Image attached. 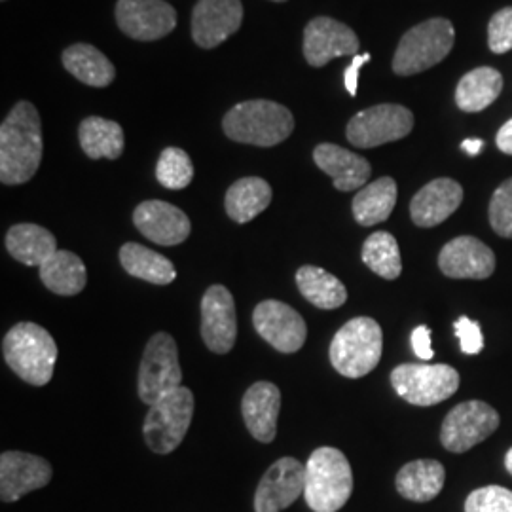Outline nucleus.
Returning a JSON list of instances; mask_svg holds the SVG:
<instances>
[{"label":"nucleus","instance_id":"8","mask_svg":"<svg viewBox=\"0 0 512 512\" xmlns=\"http://www.w3.org/2000/svg\"><path fill=\"white\" fill-rule=\"evenodd\" d=\"M183 370L175 338L167 332H156L148 340L139 366V399L152 406L173 389L181 387Z\"/></svg>","mask_w":512,"mask_h":512},{"label":"nucleus","instance_id":"29","mask_svg":"<svg viewBox=\"0 0 512 512\" xmlns=\"http://www.w3.org/2000/svg\"><path fill=\"white\" fill-rule=\"evenodd\" d=\"M38 272L46 289L59 296H74L84 291L88 283L84 262L71 251L59 249L38 268Z\"/></svg>","mask_w":512,"mask_h":512},{"label":"nucleus","instance_id":"13","mask_svg":"<svg viewBox=\"0 0 512 512\" xmlns=\"http://www.w3.org/2000/svg\"><path fill=\"white\" fill-rule=\"evenodd\" d=\"M116 23L129 38L152 42L173 33L177 12L165 0H118Z\"/></svg>","mask_w":512,"mask_h":512},{"label":"nucleus","instance_id":"39","mask_svg":"<svg viewBox=\"0 0 512 512\" xmlns=\"http://www.w3.org/2000/svg\"><path fill=\"white\" fill-rule=\"evenodd\" d=\"M454 330H456V336L459 338V344H461V351L467 353V355H476L480 353L484 348V336H482V329L480 325L467 319V317H461L456 323H454Z\"/></svg>","mask_w":512,"mask_h":512},{"label":"nucleus","instance_id":"27","mask_svg":"<svg viewBox=\"0 0 512 512\" xmlns=\"http://www.w3.org/2000/svg\"><path fill=\"white\" fill-rule=\"evenodd\" d=\"M63 67L86 86L107 88L116 78L109 57L92 44H73L63 52Z\"/></svg>","mask_w":512,"mask_h":512},{"label":"nucleus","instance_id":"33","mask_svg":"<svg viewBox=\"0 0 512 512\" xmlns=\"http://www.w3.org/2000/svg\"><path fill=\"white\" fill-rule=\"evenodd\" d=\"M503 90V76L492 67H478L465 74L456 88V103L463 112L488 109Z\"/></svg>","mask_w":512,"mask_h":512},{"label":"nucleus","instance_id":"42","mask_svg":"<svg viewBox=\"0 0 512 512\" xmlns=\"http://www.w3.org/2000/svg\"><path fill=\"white\" fill-rule=\"evenodd\" d=\"M495 143H497V148H499L501 152L511 154L512 156V118L497 131Z\"/></svg>","mask_w":512,"mask_h":512},{"label":"nucleus","instance_id":"44","mask_svg":"<svg viewBox=\"0 0 512 512\" xmlns=\"http://www.w3.org/2000/svg\"><path fill=\"white\" fill-rule=\"evenodd\" d=\"M505 467H507V471L512 475V448L507 452V456H505Z\"/></svg>","mask_w":512,"mask_h":512},{"label":"nucleus","instance_id":"5","mask_svg":"<svg viewBox=\"0 0 512 512\" xmlns=\"http://www.w3.org/2000/svg\"><path fill=\"white\" fill-rule=\"evenodd\" d=\"M384 332L372 317L348 321L330 342L329 357L334 370L357 380L370 374L382 359Z\"/></svg>","mask_w":512,"mask_h":512},{"label":"nucleus","instance_id":"15","mask_svg":"<svg viewBox=\"0 0 512 512\" xmlns=\"http://www.w3.org/2000/svg\"><path fill=\"white\" fill-rule=\"evenodd\" d=\"M202 338L205 346L219 355H226L236 346V302L224 285H213L203 294Z\"/></svg>","mask_w":512,"mask_h":512},{"label":"nucleus","instance_id":"10","mask_svg":"<svg viewBox=\"0 0 512 512\" xmlns=\"http://www.w3.org/2000/svg\"><path fill=\"white\" fill-rule=\"evenodd\" d=\"M414 128V114L403 105H376L349 120L346 137L353 147L374 148L404 139Z\"/></svg>","mask_w":512,"mask_h":512},{"label":"nucleus","instance_id":"41","mask_svg":"<svg viewBox=\"0 0 512 512\" xmlns=\"http://www.w3.org/2000/svg\"><path fill=\"white\" fill-rule=\"evenodd\" d=\"M370 61V54H357L353 55V61L349 65L348 69L344 71V84H346V90H348L351 97L357 95V88H359V73H361V67L366 65Z\"/></svg>","mask_w":512,"mask_h":512},{"label":"nucleus","instance_id":"17","mask_svg":"<svg viewBox=\"0 0 512 512\" xmlns=\"http://www.w3.org/2000/svg\"><path fill=\"white\" fill-rule=\"evenodd\" d=\"M52 465L40 456L25 452H4L0 456V499L14 503L50 484Z\"/></svg>","mask_w":512,"mask_h":512},{"label":"nucleus","instance_id":"7","mask_svg":"<svg viewBox=\"0 0 512 512\" xmlns=\"http://www.w3.org/2000/svg\"><path fill=\"white\" fill-rule=\"evenodd\" d=\"M194 418V395L188 387H177L148 410L143 435L154 454H171L181 446Z\"/></svg>","mask_w":512,"mask_h":512},{"label":"nucleus","instance_id":"22","mask_svg":"<svg viewBox=\"0 0 512 512\" xmlns=\"http://www.w3.org/2000/svg\"><path fill=\"white\" fill-rule=\"evenodd\" d=\"M281 412V391L272 382H256L241 399V414L249 433L258 442H274Z\"/></svg>","mask_w":512,"mask_h":512},{"label":"nucleus","instance_id":"1","mask_svg":"<svg viewBox=\"0 0 512 512\" xmlns=\"http://www.w3.org/2000/svg\"><path fill=\"white\" fill-rule=\"evenodd\" d=\"M42 162V124L33 103L19 101L0 126V181L27 183Z\"/></svg>","mask_w":512,"mask_h":512},{"label":"nucleus","instance_id":"28","mask_svg":"<svg viewBox=\"0 0 512 512\" xmlns=\"http://www.w3.org/2000/svg\"><path fill=\"white\" fill-rule=\"evenodd\" d=\"M78 139L84 154L92 160H118L126 145L122 126L101 116H88L86 120H82Z\"/></svg>","mask_w":512,"mask_h":512},{"label":"nucleus","instance_id":"20","mask_svg":"<svg viewBox=\"0 0 512 512\" xmlns=\"http://www.w3.org/2000/svg\"><path fill=\"white\" fill-rule=\"evenodd\" d=\"M439 268L452 279H488L495 272L494 251L480 239L459 236L442 247Z\"/></svg>","mask_w":512,"mask_h":512},{"label":"nucleus","instance_id":"30","mask_svg":"<svg viewBox=\"0 0 512 512\" xmlns=\"http://www.w3.org/2000/svg\"><path fill=\"white\" fill-rule=\"evenodd\" d=\"M296 285L311 306L321 310H336L348 300L346 285L336 275L317 266H302L296 272Z\"/></svg>","mask_w":512,"mask_h":512},{"label":"nucleus","instance_id":"16","mask_svg":"<svg viewBox=\"0 0 512 512\" xmlns=\"http://www.w3.org/2000/svg\"><path fill=\"white\" fill-rule=\"evenodd\" d=\"M241 21V0H198L192 12V37L203 50H213L238 33Z\"/></svg>","mask_w":512,"mask_h":512},{"label":"nucleus","instance_id":"38","mask_svg":"<svg viewBox=\"0 0 512 512\" xmlns=\"http://www.w3.org/2000/svg\"><path fill=\"white\" fill-rule=\"evenodd\" d=\"M488 46L494 54H507L512 50V6L495 12L488 25Z\"/></svg>","mask_w":512,"mask_h":512},{"label":"nucleus","instance_id":"34","mask_svg":"<svg viewBox=\"0 0 512 512\" xmlns=\"http://www.w3.org/2000/svg\"><path fill=\"white\" fill-rule=\"evenodd\" d=\"M361 258L374 274L389 281L397 279L403 272L399 243L389 232H374L372 236H368Z\"/></svg>","mask_w":512,"mask_h":512},{"label":"nucleus","instance_id":"3","mask_svg":"<svg viewBox=\"0 0 512 512\" xmlns=\"http://www.w3.org/2000/svg\"><path fill=\"white\" fill-rule=\"evenodd\" d=\"M2 355L23 382L42 387L54 376L57 344L37 323H18L4 336Z\"/></svg>","mask_w":512,"mask_h":512},{"label":"nucleus","instance_id":"21","mask_svg":"<svg viewBox=\"0 0 512 512\" xmlns=\"http://www.w3.org/2000/svg\"><path fill=\"white\" fill-rule=\"evenodd\" d=\"M463 202V188L452 179L425 184L410 202V217L420 228H435L450 219Z\"/></svg>","mask_w":512,"mask_h":512},{"label":"nucleus","instance_id":"12","mask_svg":"<svg viewBox=\"0 0 512 512\" xmlns=\"http://www.w3.org/2000/svg\"><path fill=\"white\" fill-rule=\"evenodd\" d=\"M253 325L258 336L281 353H296L308 338L304 317L279 300L260 302L253 311Z\"/></svg>","mask_w":512,"mask_h":512},{"label":"nucleus","instance_id":"40","mask_svg":"<svg viewBox=\"0 0 512 512\" xmlns=\"http://www.w3.org/2000/svg\"><path fill=\"white\" fill-rule=\"evenodd\" d=\"M410 340H412V349H414L418 359H421V361H431L433 359L435 351L431 348V329L429 327L420 325L418 329H414Z\"/></svg>","mask_w":512,"mask_h":512},{"label":"nucleus","instance_id":"43","mask_svg":"<svg viewBox=\"0 0 512 512\" xmlns=\"http://www.w3.org/2000/svg\"><path fill=\"white\" fill-rule=\"evenodd\" d=\"M461 148L467 150L469 156H476L484 148V141H480V139H467V141L461 143Z\"/></svg>","mask_w":512,"mask_h":512},{"label":"nucleus","instance_id":"26","mask_svg":"<svg viewBox=\"0 0 512 512\" xmlns=\"http://www.w3.org/2000/svg\"><path fill=\"white\" fill-rule=\"evenodd\" d=\"M272 186L260 177H245L232 184L226 192L224 207L228 217L245 224L256 219L272 203Z\"/></svg>","mask_w":512,"mask_h":512},{"label":"nucleus","instance_id":"32","mask_svg":"<svg viewBox=\"0 0 512 512\" xmlns=\"http://www.w3.org/2000/svg\"><path fill=\"white\" fill-rule=\"evenodd\" d=\"M120 264L129 275L145 279L152 285H169L177 277V270L169 258L139 243L122 245Z\"/></svg>","mask_w":512,"mask_h":512},{"label":"nucleus","instance_id":"31","mask_svg":"<svg viewBox=\"0 0 512 512\" xmlns=\"http://www.w3.org/2000/svg\"><path fill=\"white\" fill-rule=\"evenodd\" d=\"M397 203V183L382 177L366 184L353 198V217L361 226H376L391 217Z\"/></svg>","mask_w":512,"mask_h":512},{"label":"nucleus","instance_id":"18","mask_svg":"<svg viewBox=\"0 0 512 512\" xmlns=\"http://www.w3.org/2000/svg\"><path fill=\"white\" fill-rule=\"evenodd\" d=\"M359 37L336 19H311L304 29V57L311 67H325L334 57L359 54Z\"/></svg>","mask_w":512,"mask_h":512},{"label":"nucleus","instance_id":"11","mask_svg":"<svg viewBox=\"0 0 512 512\" xmlns=\"http://www.w3.org/2000/svg\"><path fill=\"white\" fill-rule=\"evenodd\" d=\"M499 427V414L490 404L467 401L452 408L440 429V442L448 452L463 454L478 442L494 435Z\"/></svg>","mask_w":512,"mask_h":512},{"label":"nucleus","instance_id":"36","mask_svg":"<svg viewBox=\"0 0 512 512\" xmlns=\"http://www.w3.org/2000/svg\"><path fill=\"white\" fill-rule=\"evenodd\" d=\"M465 512H512V492L501 486H484L471 492Z\"/></svg>","mask_w":512,"mask_h":512},{"label":"nucleus","instance_id":"2","mask_svg":"<svg viewBox=\"0 0 512 512\" xmlns=\"http://www.w3.org/2000/svg\"><path fill=\"white\" fill-rule=\"evenodd\" d=\"M222 129L228 139L236 143L275 147L291 137L294 116L291 110L275 101L253 99L228 110L222 118Z\"/></svg>","mask_w":512,"mask_h":512},{"label":"nucleus","instance_id":"25","mask_svg":"<svg viewBox=\"0 0 512 512\" xmlns=\"http://www.w3.org/2000/svg\"><path fill=\"white\" fill-rule=\"evenodd\" d=\"M6 249L25 266H42L50 256L57 253L54 234L38 224H16L6 234Z\"/></svg>","mask_w":512,"mask_h":512},{"label":"nucleus","instance_id":"23","mask_svg":"<svg viewBox=\"0 0 512 512\" xmlns=\"http://www.w3.org/2000/svg\"><path fill=\"white\" fill-rule=\"evenodd\" d=\"M313 162L332 177L334 188L340 192L365 188L372 175V167L366 158L332 143L317 145L313 150Z\"/></svg>","mask_w":512,"mask_h":512},{"label":"nucleus","instance_id":"9","mask_svg":"<svg viewBox=\"0 0 512 512\" xmlns=\"http://www.w3.org/2000/svg\"><path fill=\"white\" fill-rule=\"evenodd\" d=\"M459 372L450 365L397 366L391 385L399 397L414 406H433L450 399L459 389Z\"/></svg>","mask_w":512,"mask_h":512},{"label":"nucleus","instance_id":"37","mask_svg":"<svg viewBox=\"0 0 512 512\" xmlns=\"http://www.w3.org/2000/svg\"><path fill=\"white\" fill-rule=\"evenodd\" d=\"M490 224L497 236L512 239V179L501 184L492 196Z\"/></svg>","mask_w":512,"mask_h":512},{"label":"nucleus","instance_id":"35","mask_svg":"<svg viewBox=\"0 0 512 512\" xmlns=\"http://www.w3.org/2000/svg\"><path fill=\"white\" fill-rule=\"evenodd\" d=\"M156 179L167 190H183L194 179V165L183 148H165L156 165Z\"/></svg>","mask_w":512,"mask_h":512},{"label":"nucleus","instance_id":"4","mask_svg":"<svg viewBox=\"0 0 512 512\" xmlns=\"http://www.w3.org/2000/svg\"><path fill=\"white\" fill-rule=\"evenodd\" d=\"M353 494V471L338 448L321 446L306 463L304 497L313 512H338Z\"/></svg>","mask_w":512,"mask_h":512},{"label":"nucleus","instance_id":"19","mask_svg":"<svg viewBox=\"0 0 512 512\" xmlns=\"http://www.w3.org/2000/svg\"><path fill=\"white\" fill-rule=\"evenodd\" d=\"M133 224L145 238L164 247L181 245L192 232L184 211L162 200L139 203L133 211Z\"/></svg>","mask_w":512,"mask_h":512},{"label":"nucleus","instance_id":"6","mask_svg":"<svg viewBox=\"0 0 512 512\" xmlns=\"http://www.w3.org/2000/svg\"><path fill=\"white\" fill-rule=\"evenodd\" d=\"M454 40L456 29L450 19L423 21L404 33L393 55V71L399 76H412L439 65L452 52Z\"/></svg>","mask_w":512,"mask_h":512},{"label":"nucleus","instance_id":"24","mask_svg":"<svg viewBox=\"0 0 512 512\" xmlns=\"http://www.w3.org/2000/svg\"><path fill=\"white\" fill-rule=\"evenodd\" d=\"M446 469L437 459H416L406 463L397 475V492L414 503L435 499L444 488Z\"/></svg>","mask_w":512,"mask_h":512},{"label":"nucleus","instance_id":"45","mask_svg":"<svg viewBox=\"0 0 512 512\" xmlns=\"http://www.w3.org/2000/svg\"><path fill=\"white\" fill-rule=\"evenodd\" d=\"M274 2H287V0H274Z\"/></svg>","mask_w":512,"mask_h":512},{"label":"nucleus","instance_id":"14","mask_svg":"<svg viewBox=\"0 0 512 512\" xmlns=\"http://www.w3.org/2000/svg\"><path fill=\"white\" fill-rule=\"evenodd\" d=\"M306 490V465L298 459L281 458L264 473L255 494V512L289 509Z\"/></svg>","mask_w":512,"mask_h":512}]
</instances>
